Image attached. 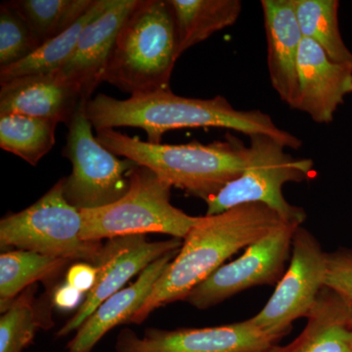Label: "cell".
<instances>
[{
    "instance_id": "1",
    "label": "cell",
    "mask_w": 352,
    "mask_h": 352,
    "mask_svg": "<svg viewBox=\"0 0 352 352\" xmlns=\"http://www.w3.org/2000/svg\"><path fill=\"white\" fill-rule=\"evenodd\" d=\"M87 116L97 131L138 127L147 133V142L153 144H161L164 134L175 129L219 127L248 136L265 134L289 149L302 147L300 138L279 129L267 113L236 110L223 96L188 98L166 89L120 100L101 94L87 101Z\"/></svg>"
},
{
    "instance_id": "2",
    "label": "cell",
    "mask_w": 352,
    "mask_h": 352,
    "mask_svg": "<svg viewBox=\"0 0 352 352\" xmlns=\"http://www.w3.org/2000/svg\"><path fill=\"white\" fill-rule=\"evenodd\" d=\"M286 223L272 208L244 204L221 214L197 217L182 249L168 263L151 293L129 323L141 324L153 311L185 300L190 292L242 249Z\"/></svg>"
},
{
    "instance_id": "3",
    "label": "cell",
    "mask_w": 352,
    "mask_h": 352,
    "mask_svg": "<svg viewBox=\"0 0 352 352\" xmlns=\"http://www.w3.org/2000/svg\"><path fill=\"white\" fill-rule=\"evenodd\" d=\"M106 149L156 173L171 186L207 201L245 170L248 147L227 133L226 140L210 144H153L115 129L97 131Z\"/></svg>"
},
{
    "instance_id": "4",
    "label": "cell",
    "mask_w": 352,
    "mask_h": 352,
    "mask_svg": "<svg viewBox=\"0 0 352 352\" xmlns=\"http://www.w3.org/2000/svg\"><path fill=\"white\" fill-rule=\"evenodd\" d=\"M177 59L168 0H138L116 36L103 82L131 96L170 89Z\"/></svg>"
},
{
    "instance_id": "5",
    "label": "cell",
    "mask_w": 352,
    "mask_h": 352,
    "mask_svg": "<svg viewBox=\"0 0 352 352\" xmlns=\"http://www.w3.org/2000/svg\"><path fill=\"white\" fill-rule=\"evenodd\" d=\"M129 191L105 207L82 210V239L101 242L126 236L159 233L184 239L197 217L185 214L170 201L173 186L145 166L129 175Z\"/></svg>"
},
{
    "instance_id": "6",
    "label": "cell",
    "mask_w": 352,
    "mask_h": 352,
    "mask_svg": "<svg viewBox=\"0 0 352 352\" xmlns=\"http://www.w3.org/2000/svg\"><path fill=\"white\" fill-rule=\"evenodd\" d=\"M249 138L244 171L206 201V215L221 214L244 204L259 203L275 210L286 223L302 226L307 212L285 199L283 186L288 182H302L310 178L314 161L294 157L285 152L286 147L282 143L265 134Z\"/></svg>"
},
{
    "instance_id": "7",
    "label": "cell",
    "mask_w": 352,
    "mask_h": 352,
    "mask_svg": "<svg viewBox=\"0 0 352 352\" xmlns=\"http://www.w3.org/2000/svg\"><path fill=\"white\" fill-rule=\"evenodd\" d=\"M80 210L64 197L63 178L36 203L0 220V247L95 265L104 245L82 239Z\"/></svg>"
},
{
    "instance_id": "8",
    "label": "cell",
    "mask_w": 352,
    "mask_h": 352,
    "mask_svg": "<svg viewBox=\"0 0 352 352\" xmlns=\"http://www.w3.org/2000/svg\"><path fill=\"white\" fill-rule=\"evenodd\" d=\"M87 103L82 104L69 124L62 151L73 166L71 175L63 178L64 197L78 210L120 200L131 186L129 175L138 166L131 160H120L98 142L87 119Z\"/></svg>"
},
{
    "instance_id": "9",
    "label": "cell",
    "mask_w": 352,
    "mask_h": 352,
    "mask_svg": "<svg viewBox=\"0 0 352 352\" xmlns=\"http://www.w3.org/2000/svg\"><path fill=\"white\" fill-rule=\"evenodd\" d=\"M328 252L302 226L294 234L291 261L265 307L250 318L261 330L283 339L293 323L307 317L325 288Z\"/></svg>"
},
{
    "instance_id": "10",
    "label": "cell",
    "mask_w": 352,
    "mask_h": 352,
    "mask_svg": "<svg viewBox=\"0 0 352 352\" xmlns=\"http://www.w3.org/2000/svg\"><path fill=\"white\" fill-rule=\"evenodd\" d=\"M298 226L283 223L249 245L244 254L219 268L190 292L184 302L206 310L245 289L279 283L291 256Z\"/></svg>"
},
{
    "instance_id": "11",
    "label": "cell",
    "mask_w": 352,
    "mask_h": 352,
    "mask_svg": "<svg viewBox=\"0 0 352 352\" xmlns=\"http://www.w3.org/2000/svg\"><path fill=\"white\" fill-rule=\"evenodd\" d=\"M280 340L248 319L217 327L148 328L143 337L131 329H122L115 349L117 352H266Z\"/></svg>"
},
{
    "instance_id": "12",
    "label": "cell",
    "mask_w": 352,
    "mask_h": 352,
    "mask_svg": "<svg viewBox=\"0 0 352 352\" xmlns=\"http://www.w3.org/2000/svg\"><path fill=\"white\" fill-rule=\"evenodd\" d=\"M183 240L149 242L145 235L126 236L108 240L95 266L97 279L80 307L57 332V337L78 330L102 303L124 289L129 279L141 274L153 263L168 252L182 249Z\"/></svg>"
},
{
    "instance_id": "13",
    "label": "cell",
    "mask_w": 352,
    "mask_h": 352,
    "mask_svg": "<svg viewBox=\"0 0 352 352\" xmlns=\"http://www.w3.org/2000/svg\"><path fill=\"white\" fill-rule=\"evenodd\" d=\"M298 97L295 110L317 124H330L352 94V67L338 63L311 39L303 38L298 59Z\"/></svg>"
},
{
    "instance_id": "14",
    "label": "cell",
    "mask_w": 352,
    "mask_h": 352,
    "mask_svg": "<svg viewBox=\"0 0 352 352\" xmlns=\"http://www.w3.org/2000/svg\"><path fill=\"white\" fill-rule=\"evenodd\" d=\"M0 85V115L19 113L69 126L87 102L80 88L58 71L20 76Z\"/></svg>"
},
{
    "instance_id": "15",
    "label": "cell",
    "mask_w": 352,
    "mask_h": 352,
    "mask_svg": "<svg viewBox=\"0 0 352 352\" xmlns=\"http://www.w3.org/2000/svg\"><path fill=\"white\" fill-rule=\"evenodd\" d=\"M138 0H113L112 6L85 28L75 50L58 72L80 88L83 98L91 99L103 82L111 50L122 22Z\"/></svg>"
},
{
    "instance_id": "16",
    "label": "cell",
    "mask_w": 352,
    "mask_h": 352,
    "mask_svg": "<svg viewBox=\"0 0 352 352\" xmlns=\"http://www.w3.org/2000/svg\"><path fill=\"white\" fill-rule=\"evenodd\" d=\"M271 85L289 108L298 97V59L303 38L292 0H263Z\"/></svg>"
},
{
    "instance_id": "17",
    "label": "cell",
    "mask_w": 352,
    "mask_h": 352,
    "mask_svg": "<svg viewBox=\"0 0 352 352\" xmlns=\"http://www.w3.org/2000/svg\"><path fill=\"white\" fill-rule=\"evenodd\" d=\"M178 252L179 250L168 252L157 259L139 274L133 284L120 289L102 303L76 331L75 337L67 344L66 352H91L112 329L120 324H129Z\"/></svg>"
},
{
    "instance_id": "18",
    "label": "cell",
    "mask_w": 352,
    "mask_h": 352,
    "mask_svg": "<svg viewBox=\"0 0 352 352\" xmlns=\"http://www.w3.org/2000/svg\"><path fill=\"white\" fill-rule=\"evenodd\" d=\"M305 318L307 325L293 342L266 352H352V314L332 289H322Z\"/></svg>"
},
{
    "instance_id": "19",
    "label": "cell",
    "mask_w": 352,
    "mask_h": 352,
    "mask_svg": "<svg viewBox=\"0 0 352 352\" xmlns=\"http://www.w3.org/2000/svg\"><path fill=\"white\" fill-rule=\"evenodd\" d=\"M175 18L176 55L231 27L242 12L240 0H168Z\"/></svg>"
},
{
    "instance_id": "20",
    "label": "cell",
    "mask_w": 352,
    "mask_h": 352,
    "mask_svg": "<svg viewBox=\"0 0 352 352\" xmlns=\"http://www.w3.org/2000/svg\"><path fill=\"white\" fill-rule=\"evenodd\" d=\"M69 261L38 252L15 250L0 256V310L8 309L15 298L38 281L54 279Z\"/></svg>"
},
{
    "instance_id": "21",
    "label": "cell",
    "mask_w": 352,
    "mask_h": 352,
    "mask_svg": "<svg viewBox=\"0 0 352 352\" xmlns=\"http://www.w3.org/2000/svg\"><path fill=\"white\" fill-rule=\"evenodd\" d=\"M113 2V0H96L94 6L82 19L56 38L39 46L31 56L25 58L19 63L0 68V83L9 82L20 76L58 71L71 56L85 28L107 10Z\"/></svg>"
},
{
    "instance_id": "22",
    "label": "cell",
    "mask_w": 352,
    "mask_h": 352,
    "mask_svg": "<svg viewBox=\"0 0 352 352\" xmlns=\"http://www.w3.org/2000/svg\"><path fill=\"white\" fill-rule=\"evenodd\" d=\"M303 38L320 45L338 63L352 67V52L347 48L339 25L338 0H292Z\"/></svg>"
},
{
    "instance_id": "23",
    "label": "cell",
    "mask_w": 352,
    "mask_h": 352,
    "mask_svg": "<svg viewBox=\"0 0 352 352\" xmlns=\"http://www.w3.org/2000/svg\"><path fill=\"white\" fill-rule=\"evenodd\" d=\"M29 287L0 317V352H23L34 342L39 329L53 327L50 305L36 302Z\"/></svg>"
},
{
    "instance_id": "24",
    "label": "cell",
    "mask_w": 352,
    "mask_h": 352,
    "mask_svg": "<svg viewBox=\"0 0 352 352\" xmlns=\"http://www.w3.org/2000/svg\"><path fill=\"white\" fill-rule=\"evenodd\" d=\"M96 0H11L29 25L38 45L69 30L89 11Z\"/></svg>"
},
{
    "instance_id": "25",
    "label": "cell",
    "mask_w": 352,
    "mask_h": 352,
    "mask_svg": "<svg viewBox=\"0 0 352 352\" xmlns=\"http://www.w3.org/2000/svg\"><path fill=\"white\" fill-rule=\"evenodd\" d=\"M56 122L19 113L0 115V147L32 166L55 145Z\"/></svg>"
},
{
    "instance_id": "26",
    "label": "cell",
    "mask_w": 352,
    "mask_h": 352,
    "mask_svg": "<svg viewBox=\"0 0 352 352\" xmlns=\"http://www.w3.org/2000/svg\"><path fill=\"white\" fill-rule=\"evenodd\" d=\"M38 47L25 21L3 2L0 6V68L19 63Z\"/></svg>"
},
{
    "instance_id": "27",
    "label": "cell",
    "mask_w": 352,
    "mask_h": 352,
    "mask_svg": "<svg viewBox=\"0 0 352 352\" xmlns=\"http://www.w3.org/2000/svg\"><path fill=\"white\" fill-rule=\"evenodd\" d=\"M325 287L335 292L352 314V250L328 252Z\"/></svg>"
},
{
    "instance_id": "28",
    "label": "cell",
    "mask_w": 352,
    "mask_h": 352,
    "mask_svg": "<svg viewBox=\"0 0 352 352\" xmlns=\"http://www.w3.org/2000/svg\"><path fill=\"white\" fill-rule=\"evenodd\" d=\"M97 279V268L88 263H74L67 271L66 283L82 293L90 292Z\"/></svg>"
},
{
    "instance_id": "29",
    "label": "cell",
    "mask_w": 352,
    "mask_h": 352,
    "mask_svg": "<svg viewBox=\"0 0 352 352\" xmlns=\"http://www.w3.org/2000/svg\"><path fill=\"white\" fill-rule=\"evenodd\" d=\"M82 292L65 283L52 292L51 302L60 310H72L80 307L82 300Z\"/></svg>"
}]
</instances>
